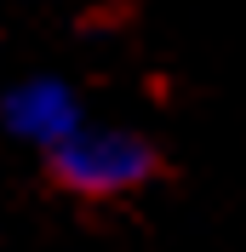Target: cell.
Masks as SVG:
<instances>
[{
    "label": "cell",
    "instance_id": "7a4b0ae2",
    "mask_svg": "<svg viewBox=\"0 0 246 252\" xmlns=\"http://www.w3.org/2000/svg\"><path fill=\"white\" fill-rule=\"evenodd\" d=\"M0 121H6V132H12V138L34 143V149H46V155H58L63 143L86 126V121H80L75 92H69L63 80H52V75L17 80L12 92L0 97Z\"/></svg>",
    "mask_w": 246,
    "mask_h": 252
},
{
    "label": "cell",
    "instance_id": "6da1fadb",
    "mask_svg": "<svg viewBox=\"0 0 246 252\" xmlns=\"http://www.w3.org/2000/svg\"><path fill=\"white\" fill-rule=\"evenodd\" d=\"M52 172L75 195H126L154 172V149L138 132H115V126H80L75 138L52 155Z\"/></svg>",
    "mask_w": 246,
    "mask_h": 252
}]
</instances>
